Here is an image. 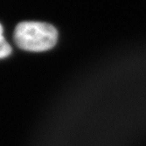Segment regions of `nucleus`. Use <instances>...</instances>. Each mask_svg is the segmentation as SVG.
<instances>
[{"mask_svg":"<svg viewBox=\"0 0 146 146\" xmlns=\"http://www.w3.org/2000/svg\"><path fill=\"white\" fill-rule=\"evenodd\" d=\"M13 38L16 45L23 50L44 52L56 45L58 32L48 23L24 21L17 25Z\"/></svg>","mask_w":146,"mask_h":146,"instance_id":"f257e3e1","label":"nucleus"},{"mask_svg":"<svg viewBox=\"0 0 146 146\" xmlns=\"http://www.w3.org/2000/svg\"><path fill=\"white\" fill-rule=\"evenodd\" d=\"M11 52V47L3 35V26L0 24V59H4L9 56Z\"/></svg>","mask_w":146,"mask_h":146,"instance_id":"f03ea898","label":"nucleus"}]
</instances>
